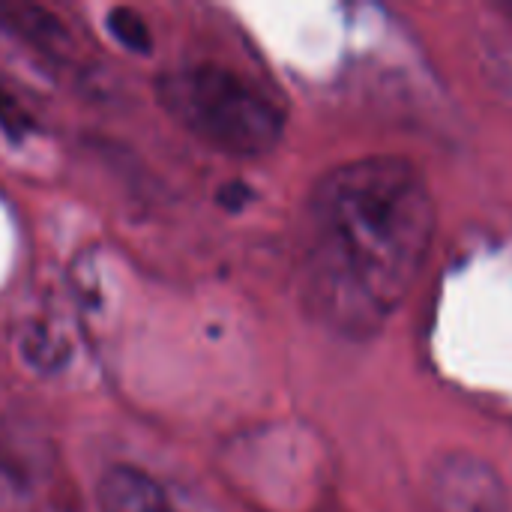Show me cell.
<instances>
[{
	"mask_svg": "<svg viewBox=\"0 0 512 512\" xmlns=\"http://www.w3.org/2000/svg\"><path fill=\"white\" fill-rule=\"evenodd\" d=\"M438 210L423 171L366 156L327 171L309 198L303 294L348 339L378 333L405 303L435 240Z\"/></svg>",
	"mask_w": 512,
	"mask_h": 512,
	"instance_id": "6da1fadb",
	"label": "cell"
},
{
	"mask_svg": "<svg viewBox=\"0 0 512 512\" xmlns=\"http://www.w3.org/2000/svg\"><path fill=\"white\" fill-rule=\"evenodd\" d=\"M156 96L192 138L228 156H264L285 132L279 105L252 78L216 60L165 69Z\"/></svg>",
	"mask_w": 512,
	"mask_h": 512,
	"instance_id": "7a4b0ae2",
	"label": "cell"
},
{
	"mask_svg": "<svg viewBox=\"0 0 512 512\" xmlns=\"http://www.w3.org/2000/svg\"><path fill=\"white\" fill-rule=\"evenodd\" d=\"M96 504L102 512H180L159 480L132 465H114L96 480Z\"/></svg>",
	"mask_w": 512,
	"mask_h": 512,
	"instance_id": "277c9868",
	"label": "cell"
},
{
	"mask_svg": "<svg viewBox=\"0 0 512 512\" xmlns=\"http://www.w3.org/2000/svg\"><path fill=\"white\" fill-rule=\"evenodd\" d=\"M0 129L12 138H21L33 129V120L27 114V108L18 102V96L0 81Z\"/></svg>",
	"mask_w": 512,
	"mask_h": 512,
	"instance_id": "52a82bcc",
	"label": "cell"
},
{
	"mask_svg": "<svg viewBox=\"0 0 512 512\" xmlns=\"http://www.w3.org/2000/svg\"><path fill=\"white\" fill-rule=\"evenodd\" d=\"M432 512H510V492L501 474L480 456H441L429 474Z\"/></svg>",
	"mask_w": 512,
	"mask_h": 512,
	"instance_id": "3957f363",
	"label": "cell"
},
{
	"mask_svg": "<svg viewBox=\"0 0 512 512\" xmlns=\"http://www.w3.org/2000/svg\"><path fill=\"white\" fill-rule=\"evenodd\" d=\"M0 27L12 30L18 39L33 45L51 60H72L75 39L54 12L33 3H0Z\"/></svg>",
	"mask_w": 512,
	"mask_h": 512,
	"instance_id": "5b68a950",
	"label": "cell"
},
{
	"mask_svg": "<svg viewBox=\"0 0 512 512\" xmlns=\"http://www.w3.org/2000/svg\"><path fill=\"white\" fill-rule=\"evenodd\" d=\"M108 30L114 33V39L120 45H126L129 51H138V54H147L153 48V36H150V27L147 21L135 12V9H126V6H117L108 12Z\"/></svg>",
	"mask_w": 512,
	"mask_h": 512,
	"instance_id": "8992f818",
	"label": "cell"
}]
</instances>
